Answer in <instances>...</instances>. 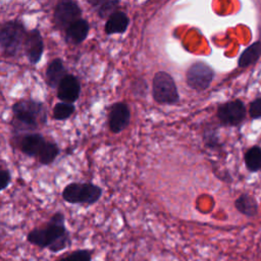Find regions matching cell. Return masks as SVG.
I'll return each instance as SVG.
<instances>
[{"label": "cell", "instance_id": "cell-1", "mask_svg": "<svg viewBox=\"0 0 261 261\" xmlns=\"http://www.w3.org/2000/svg\"><path fill=\"white\" fill-rule=\"evenodd\" d=\"M12 127L16 133L28 134L47 123L46 105L35 99H20L11 106Z\"/></svg>", "mask_w": 261, "mask_h": 261}, {"label": "cell", "instance_id": "cell-2", "mask_svg": "<svg viewBox=\"0 0 261 261\" xmlns=\"http://www.w3.org/2000/svg\"><path fill=\"white\" fill-rule=\"evenodd\" d=\"M69 234L65 226L64 214L60 211L54 213L44 227H36L27 234V241L41 249L49 248L58 240Z\"/></svg>", "mask_w": 261, "mask_h": 261}, {"label": "cell", "instance_id": "cell-3", "mask_svg": "<svg viewBox=\"0 0 261 261\" xmlns=\"http://www.w3.org/2000/svg\"><path fill=\"white\" fill-rule=\"evenodd\" d=\"M25 25L21 20L11 19L0 24V50L5 57H15L21 49L27 36Z\"/></svg>", "mask_w": 261, "mask_h": 261}, {"label": "cell", "instance_id": "cell-4", "mask_svg": "<svg viewBox=\"0 0 261 261\" xmlns=\"http://www.w3.org/2000/svg\"><path fill=\"white\" fill-rule=\"evenodd\" d=\"M102 188L92 182H70L64 187L61 196L69 204L93 205L102 197Z\"/></svg>", "mask_w": 261, "mask_h": 261}, {"label": "cell", "instance_id": "cell-5", "mask_svg": "<svg viewBox=\"0 0 261 261\" xmlns=\"http://www.w3.org/2000/svg\"><path fill=\"white\" fill-rule=\"evenodd\" d=\"M152 97L158 104L173 105L179 101V94L173 77L166 71H157L152 80Z\"/></svg>", "mask_w": 261, "mask_h": 261}, {"label": "cell", "instance_id": "cell-6", "mask_svg": "<svg viewBox=\"0 0 261 261\" xmlns=\"http://www.w3.org/2000/svg\"><path fill=\"white\" fill-rule=\"evenodd\" d=\"M214 69L203 61H196L192 63L186 71L187 85L197 92L207 90L214 80Z\"/></svg>", "mask_w": 261, "mask_h": 261}, {"label": "cell", "instance_id": "cell-7", "mask_svg": "<svg viewBox=\"0 0 261 261\" xmlns=\"http://www.w3.org/2000/svg\"><path fill=\"white\" fill-rule=\"evenodd\" d=\"M82 8L76 1L60 0L53 9V23L58 30L65 31L73 21L82 18Z\"/></svg>", "mask_w": 261, "mask_h": 261}, {"label": "cell", "instance_id": "cell-8", "mask_svg": "<svg viewBox=\"0 0 261 261\" xmlns=\"http://www.w3.org/2000/svg\"><path fill=\"white\" fill-rule=\"evenodd\" d=\"M246 106L241 99H234L220 104L216 110V117L222 125L238 126L246 118Z\"/></svg>", "mask_w": 261, "mask_h": 261}, {"label": "cell", "instance_id": "cell-9", "mask_svg": "<svg viewBox=\"0 0 261 261\" xmlns=\"http://www.w3.org/2000/svg\"><path fill=\"white\" fill-rule=\"evenodd\" d=\"M130 121V110L126 103L115 102L108 111V127L113 134H119L125 129Z\"/></svg>", "mask_w": 261, "mask_h": 261}, {"label": "cell", "instance_id": "cell-10", "mask_svg": "<svg viewBox=\"0 0 261 261\" xmlns=\"http://www.w3.org/2000/svg\"><path fill=\"white\" fill-rule=\"evenodd\" d=\"M44 40L40 30L34 28L28 31L23 43V51L31 64L36 65L40 62L44 53Z\"/></svg>", "mask_w": 261, "mask_h": 261}, {"label": "cell", "instance_id": "cell-11", "mask_svg": "<svg viewBox=\"0 0 261 261\" xmlns=\"http://www.w3.org/2000/svg\"><path fill=\"white\" fill-rule=\"evenodd\" d=\"M81 95V82L80 80L71 74L67 73L60 82L57 88V98L61 102L73 104L79 100Z\"/></svg>", "mask_w": 261, "mask_h": 261}, {"label": "cell", "instance_id": "cell-12", "mask_svg": "<svg viewBox=\"0 0 261 261\" xmlns=\"http://www.w3.org/2000/svg\"><path fill=\"white\" fill-rule=\"evenodd\" d=\"M46 141L47 140L40 133H28L18 136L16 146L25 156L37 158Z\"/></svg>", "mask_w": 261, "mask_h": 261}, {"label": "cell", "instance_id": "cell-13", "mask_svg": "<svg viewBox=\"0 0 261 261\" xmlns=\"http://www.w3.org/2000/svg\"><path fill=\"white\" fill-rule=\"evenodd\" d=\"M67 74V69L64 66V62L60 57L52 59L45 70V82L48 87L57 89L62 79Z\"/></svg>", "mask_w": 261, "mask_h": 261}, {"label": "cell", "instance_id": "cell-14", "mask_svg": "<svg viewBox=\"0 0 261 261\" xmlns=\"http://www.w3.org/2000/svg\"><path fill=\"white\" fill-rule=\"evenodd\" d=\"M90 32L89 21L85 18H80L73 21L65 31V41L67 43L79 45L82 44L88 37Z\"/></svg>", "mask_w": 261, "mask_h": 261}, {"label": "cell", "instance_id": "cell-15", "mask_svg": "<svg viewBox=\"0 0 261 261\" xmlns=\"http://www.w3.org/2000/svg\"><path fill=\"white\" fill-rule=\"evenodd\" d=\"M129 24L128 15L122 10H116L106 20L104 25V32L108 36L123 34Z\"/></svg>", "mask_w": 261, "mask_h": 261}, {"label": "cell", "instance_id": "cell-16", "mask_svg": "<svg viewBox=\"0 0 261 261\" xmlns=\"http://www.w3.org/2000/svg\"><path fill=\"white\" fill-rule=\"evenodd\" d=\"M234 208L247 217H255L259 210L256 198L249 193H243L234 200Z\"/></svg>", "mask_w": 261, "mask_h": 261}, {"label": "cell", "instance_id": "cell-17", "mask_svg": "<svg viewBox=\"0 0 261 261\" xmlns=\"http://www.w3.org/2000/svg\"><path fill=\"white\" fill-rule=\"evenodd\" d=\"M261 57V41H256L248 46L240 55L238 59V65L241 68L249 67L256 63Z\"/></svg>", "mask_w": 261, "mask_h": 261}, {"label": "cell", "instance_id": "cell-18", "mask_svg": "<svg viewBox=\"0 0 261 261\" xmlns=\"http://www.w3.org/2000/svg\"><path fill=\"white\" fill-rule=\"evenodd\" d=\"M92 7L96 8V12L101 19H107L117 9L119 5L118 0H88Z\"/></svg>", "mask_w": 261, "mask_h": 261}, {"label": "cell", "instance_id": "cell-19", "mask_svg": "<svg viewBox=\"0 0 261 261\" xmlns=\"http://www.w3.org/2000/svg\"><path fill=\"white\" fill-rule=\"evenodd\" d=\"M60 153V149L58 145L53 141H46L44 146L39 152L38 160L42 165H50L54 162L57 156Z\"/></svg>", "mask_w": 261, "mask_h": 261}, {"label": "cell", "instance_id": "cell-20", "mask_svg": "<svg viewBox=\"0 0 261 261\" xmlns=\"http://www.w3.org/2000/svg\"><path fill=\"white\" fill-rule=\"evenodd\" d=\"M244 161L250 172L261 170V147L255 145L250 147L244 154Z\"/></svg>", "mask_w": 261, "mask_h": 261}, {"label": "cell", "instance_id": "cell-21", "mask_svg": "<svg viewBox=\"0 0 261 261\" xmlns=\"http://www.w3.org/2000/svg\"><path fill=\"white\" fill-rule=\"evenodd\" d=\"M75 111V106L71 103L57 102L52 109V118L57 121L68 119Z\"/></svg>", "mask_w": 261, "mask_h": 261}, {"label": "cell", "instance_id": "cell-22", "mask_svg": "<svg viewBox=\"0 0 261 261\" xmlns=\"http://www.w3.org/2000/svg\"><path fill=\"white\" fill-rule=\"evenodd\" d=\"M57 261H92V255L90 251L82 249L73 251L72 253L64 256L63 258L58 259Z\"/></svg>", "mask_w": 261, "mask_h": 261}, {"label": "cell", "instance_id": "cell-23", "mask_svg": "<svg viewBox=\"0 0 261 261\" xmlns=\"http://www.w3.org/2000/svg\"><path fill=\"white\" fill-rule=\"evenodd\" d=\"M203 140L205 142V145L208 148H220V146H221V144L218 141V137L216 136L214 129H210L209 132L206 130Z\"/></svg>", "mask_w": 261, "mask_h": 261}, {"label": "cell", "instance_id": "cell-24", "mask_svg": "<svg viewBox=\"0 0 261 261\" xmlns=\"http://www.w3.org/2000/svg\"><path fill=\"white\" fill-rule=\"evenodd\" d=\"M249 115L252 119L261 118V97L256 98L250 103Z\"/></svg>", "mask_w": 261, "mask_h": 261}, {"label": "cell", "instance_id": "cell-25", "mask_svg": "<svg viewBox=\"0 0 261 261\" xmlns=\"http://www.w3.org/2000/svg\"><path fill=\"white\" fill-rule=\"evenodd\" d=\"M11 182V173L8 169L0 167V192L4 191Z\"/></svg>", "mask_w": 261, "mask_h": 261}, {"label": "cell", "instance_id": "cell-26", "mask_svg": "<svg viewBox=\"0 0 261 261\" xmlns=\"http://www.w3.org/2000/svg\"><path fill=\"white\" fill-rule=\"evenodd\" d=\"M4 234V230H3V224L0 222V240L3 238Z\"/></svg>", "mask_w": 261, "mask_h": 261}]
</instances>
